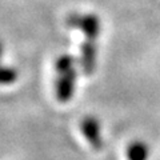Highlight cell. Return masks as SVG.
Returning <instances> with one entry per match:
<instances>
[{"label": "cell", "instance_id": "obj_1", "mask_svg": "<svg viewBox=\"0 0 160 160\" xmlns=\"http://www.w3.org/2000/svg\"><path fill=\"white\" fill-rule=\"evenodd\" d=\"M76 60L71 55H60L55 62V71H56V80H55V95L60 103H68L73 98L76 89Z\"/></svg>", "mask_w": 160, "mask_h": 160}, {"label": "cell", "instance_id": "obj_2", "mask_svg": "<svg viewBox=\"0 0 160 160\" xmlns=\"http://www.w3.org/2000/svg\"><path fill=\"white\" fill-rule=\"evenodd\" d=\"M66 26L73 29H79L84 35V39L98 40L102 31L100 18L95 13H79L72 12L66 19Z\"/></svg>", "mask_w": 160, "mask_h": 160}, {"label": "cell", "instance_id": "obj_3", "mask_svg": "<svg viewBox=\"0 0 160 160\" xmlns=\"http://www.w3.org/2000/svg\"><path fill=\"white\" fill-rule=\"evenodd\" d=\"M80 131L88 144L93 148V151H100L103 148L102 127H100V122L96 116H92V115L84 116L80 122Z\"/></svg>", "mask_w": 160, "mask_h": 160}, {"label": "cell", "instance_id": "obj_4", "mask_svg": "<svg viewBox=\"0 0 160 160\" xmlns=\"http://www.w3.org/2000/svg\"><path fill=\"white\" fill-rule=\"evenodd\" d=\"M98 40L84 39L80 47V66L84 75L91 76L98 66Z\"/></svg>", "mask_w": 160, "mask_h": 160}, {"label": "cell", "instance_id": "obj_5", "mask_svg": "<svg viewBox=\"0 0 160 160\" xmlns=\"http://www.w3.org/2000/svg\"><path fill=\"white\" fill-rule=\"evenodd\" d=\"M149 149L148 146L142 140L132 142L127 147V159L128 160H148Z\"/></svg>", "mask_w": 160, "mask_h": 160}, {"label": "cell", "instance_id": "obj_6", "mask_svg": "<svg viewBox=\"0 0 160 160\" xmlns=\"http://www.w3.org/2000/svg\"><path fill=\"white\" fill-rule=\"evenodd\" d=\"M18 79H19V72L16 68L0 63V86L3 87L12 86Z\"/></svg>", "mask_w": 160, "mask_h": 160}, {"label": "cell", "instance_id": "obj_7", "mask_svg": "<svg viewBox=\"0 0 160 160\" xmlns=\"http://www.w3.org/2000/svg\"><path fill=\"white\" fill-rule=\"evenodd\" d=\"M3 53H4V44L0 40V63H2V59H3Z\"/></svg>", "mask_w": 160, "mask_h": 160}]
</instances>
